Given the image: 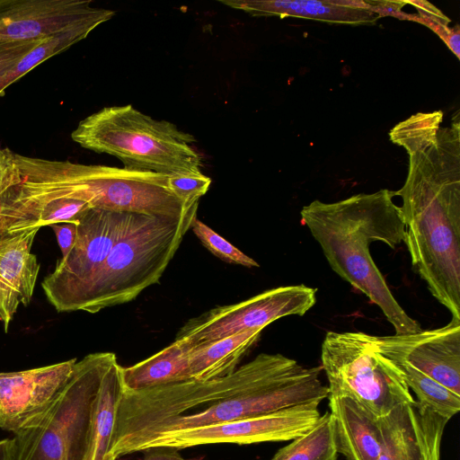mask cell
<instances>
[{"label":"cell","mask_w":460,"mask_h":460,"mask_svg":"<svg viewBox=\"0 0 460 460\" xmlns=\"http://www.w3.org/2000/svg\"><path fill=\"white\" fill-rule=\"evenodd\" d=\"M171 190L185 203H199L210 184L211 179L201 173L194 175H171L168 176Z\"/></svg>","instance_id":"83f0119b"},{"label":"cell","mask_w":460,"mask_h":460,"mask_svg":"<svg viewBox=\"0 0 460 460\" xmlns=\"http://www.w3.org/2000/svg\"><path fill=\"white\" fill-rule=\"evenodd\" d=\"M124 385L115 354L107 364L93 401L85 460H111L110 451Z\"/></svg>","instance_id":"ac0fdd59"},{"label":"cell","mask_w":460,"mask_h":460,"mask_svg":"<svg viewBox=\"0 0 460 460\" xmlns=\"http://www.w3.org/2000/svg\"><path fill=\"white\" fill-rule=\"evenodd\" d=\"M39 228L6 232L0 236V322L4 332L20 305L32 297L40 264L31 247Z\"/></svg>","instance_id":"9a60e30c"},{"label":"cell","mask_w":460,"mask_h":460,"mask_svg":"<svg viewBox=\"0 0 460 460\" xmlns=\"http://www.w3.org/2000/svg\"><path fill=\"white\" fill-rule=\"evenodd\" d=\"M321 363L328 397L350 398L377 420L414 400L402 371L376 349L373 335L328 332L322 343Z\"/></svg>","instance_id":"52a82bcc"},{"label":"cell","mask_w":460,"mask_h":460,"mask_svg":"<svg viewBox=\"0 0 460 460\" xmlns=\"http://www.w3.org/2000/svg\"><path fill=\"white\" fill-rule=\"evenodd\" d=\"M448 420L413 400L395 406L378 419V460H440Z\"/></svg>","instance_id":"5bb4252c"},{"label":"cell","mask_w":460,"mask_h":460,"mask_svg":"<svg viewBox=\"0 0 460 460\" xmlns=\"http://www.w3.org/2000/svg\"><path fill=\"white\" fill-rule=\"evenodd\" d=\"M76 361L0 372V429L17 434L37 423L67 384Z\"/></svg>","instance_id":"4fadbf2b"},{"label":"cell","mask_w":460,"mask_h":460,"mask_svg":"<svg viewBox=\"0 0 460 460\" xmlns=\"http://www.w3.org/2000/svg\"><path fill=\"white\" fill-rule=\"evenodd\" d=\"M443 112H419L397 124L390 131L393 143L406 149L409 155L423 151L437 142Z\"/></svg>","instance_id":"603a6c76"},{"label":"cell","mask_w":460,"mask_h":460,"mask_svg":"<svg viewBox=\"0 0 460 460\" xmlns=\"http://www.w3.org/2000/svg\"><path fill=\"white\" fill-rule=\"evenodd\" d=\"M19 181L13 153L9 149L0 148V236L7 232L5 208L8 205L10 194Z\"/></svg>","instance_id":"4316f807"},{"label":"cell","mask_w":460,"mask_h":460,"mask_svg":"<svg viewBox=\"0 0 460 460\" xmlns=\"http://www.w3.org/2000/svg\"><path fill=\"white\" fill-rule=\"evenodd\" d=\"M319 402L294 405L274 411L174 431L147 434L112 449L111 460L152 448L188 447L232 443L249 445L293 440L309 431L319 420Z\"/></svg>","instance_id":"ba28073f"},{"label":"cell","mask_w":460,"mask_h":460,"mask_svg":"<svg viewBox=\"0 0 460 460\" xmlns=\"http://www.w3.org/2000/svg\"><path fill=\"white\" fill-rule=\"evenodd\" d=\"M328 399L338 453L346 460H378L381 451L378 420L350 398Z\"/></svg>","instance_id":"e0dca14e"},{"label":"cell","mask_w":460,"mask_h":460,"mask_svg":"<svg viewBox=\"0 0 460 460\" xmlns=\"http://www.w3.org/2000/svg\"><path fill=\"white\" fill-rule=\"evenodd\" d=\"M114 14L92 0H0V49L60 34L89 35Z\"/></svg>","instance_id":"8fae6325"},{"label":"cell","mask_w":460,"mask_h":460,"mask_svg":"<svg viewBox=\"0 0 460 460\" xmlns=\"http://www.w3.org/2000/svg\"><path fill=\"white\" fill-rule=\"evenodd\" d=\"M338 456L332 417L326 411L309 431L279 448L270 460H338Z\"/></svg>","instance_id":"44dd1931"},{"label":"cell","mask_w":460,"mask_h":460,"mask_svg":"<svg viewBox=\"0 0 460 460\" xmlns=\"http://www.w3.org/2000/svg\"><path fill=\"white\" fill-rule=\"evenodd\" d=\"M394 196L396 191L383 189L331 203L316 199L304 206L300 216L332 270L379 307L395 334H410L422 330L420 324L397 302L369 252L375 242L391 249L404 242Z\"/></svg>","instance_id":"7a4b0ae2"},{"label":"cell","mask_w":460,"mask_h":460,"mask_svg":"<svg viewBox=\"0 0 460 460\" xmlns=\"http://www.w3.org/2000/svg\"><path fill=\"white\" fill-rule=\"evenodd\" d=\"M77 226L78 225L74 223L54 224L50 226L55 232L58 243L62 252V257H66L75 244L77 234Z\"/></svg>","instance_id":"f546056e"},{"label":"cell","mask_w":460,"mask_h":460,"mask_svg":"<svg viewBox=\"0 0 460 460\" xmlns=\"http://www.w3.org/2000/svg\"><path fill=\"white\" fill-rule=\"evenodd\" d=\"M200 243L222 261L248 268L259 267V263L234 246L208 226L196 217L190 227Z\"/></svg>","instance_id":"d4e9b609"},{"label":"cell","mask_w":460,"mask_h":460,"mask_svg":"<svg viewBox=\"0 0 460 460\" xmlns=\"http://www.w3.org/2000/svg\"><path fill=\"white\" fill-rule=\"evenodd\" d=\"M197 210L198 207L181 217L125 213L111 250L74 311L95 314L132 301L158 283L197 217Z\"/></svg>","instance_id":"277c9868"},{"label":"cell","mask_w":460,"mask_h":460,"mask_svg":"<svg viewBox=\"0 0 460 460\" xmlns=\"http://www.w3.org/2000/svg\"><path fill=\"white\" fill-rule=\"evenodd\" d=\"M416 6L420 16L405 13L404 19L419 22L437 33L457 58H460V33L458 26L449 28L450 20L437 7L426 1L407 2Z\"/></svg>","instance_id":"484cf974"},{"label":"cell","mask_w":460,"mask_h":460,"mask_svg":"<svg viewBox=\"0 0 460 460\" xmlns=\"http://www.w3.org/2000/svg\"><path fill=\"white\" fill-rule=\"evenodd\" d=\"M19 183L5 208L14 227L45 204L58 199L86 203L90 208L181 217L199 203L187 204L170 188L168 175L106 165L83 164L13 153Z\"/></svg>","instance_id":"3957f363"},{"label":"cell","mask_w":460,"mask_h":460,"mask_svg":"<svg viewBox=\"0 0 460 460\" xmlns=\"http://www.w3.org/2000/svg\"><path fill=\"white\" fill-rule=\"evenodd\" d=\"M376 349L405 363L460 395V320L410 334L373 335Z\"/></svg>","instance_id":"7c38bea8"},{"label":"cell","mask_w":460,"mask_h":460,"mask_svg":"<svg viewBox=\"0 0 460 460\" xmlns=\"http://www.w3.org/2000/svg\"><path fill=\"white\" fill-rule=\"evenodd\" d=\"M413 269L430 292L460 320V121L440 128L437 142L409 155L396 191Z\"/></svg>","instance_id":"6da1fadb"},{"label":"cell","mask_w":460,"mask_h":460,"mask_svg":"<svg viewBox=\"0 0 460 460\" xmlns=\"http://www.w3.org/2000/svg\"><path fill=\"white\" fill-rule=\"evenodd\" d=\"M263 330H247L207 344L192 347L189 351L191 379L209 380L234 372L239 362L258 341Z\"/></svg>","instance_id":"d6986e66"},{"label":"cell","mask_w":460,"mask_h":460,"mask_svg":"<svg viewBox=\"0 0 460 460\" xmlns=\"http://www.w3.org/2000/svg\"><path fill=\"white\" fill-rule=\"evenodd\" d=\"M252 16L299 17L331 23L373 24L382 16L369 1L219 0Z\"/></svg>","instance_id":"2e32d148"},{"label":"cell","mask_w":460,"mask_h":460,"mask_svg":"<svg viewBox=\"0 0 460 460\" xmlns=\"http://www.w3.org/2000/svg\"><path fill=\"white\" fill-rule=\"evenodd\" d=\"M61 460H66L65 458H62Z\"/></svg>","instance_id":"d6a6232c"},{"label":"cell","mask_w":460,"mask_h":460,"mask_svg":"<svg viewBox=\"0 0 460 460\" xmlns=\"http://www.w3.org/2000/svg\"><path fill=\"white\" fill-rule=\"evenodd\" d=\"M394 364L402 371L405 383L415 394L417 402L448 420L459 411L460 395L405 363Z\"/></svg>","instance_id":"7402d4cb"},{"label":"cell","mask_w":460,"mask_h":460,"mask_svg":"<svg viewBox=\"0 0 460 460\" xmlns=\"http://www.w3.org/2000/svg\"><path fill=\"white\" fill-rule=\"evenodd\" d=\"M190 347L180 341L130 367H121L123 385L140 390L191 379L189 367Z\"/></svg>","instance_id":"ffe728a7"},{"label":"cell","mask_w":460,"mask_h":460,"mask_svg":"<svg viewBox=\"0 0 460 460\" xmlns=\"http://www.w3.org/2000/svg\"><path fill=\"white\" fill-rule=\"evenodd\" d=\"M315 302L316 289L303 284L271 288L243 302L215 307L189 320L175 340L192 348L243 331L263 330L280 318L304 315Z\"/></svg>","instance_id":"9c48e42d"},{"label":"cell","mask_w":460,"mask_h":460,"mask_svg":"<svg viewBox=\"0 0 460 460\" xmlns=\"http://www.w3.org/2000/svg\"><path fill=\"white\" fill-rule=\"evenodd\" d=\"M0 460H15L13 438L0 440Z\"/></svg>","instance_id":"1f68e13d"},{"label":"cell","mask_w":460,"mask_h":460,"mask_svg":"<svg viewBox=\"0 0 460 460\" xmlns=\"http://www.w3.org/2000/svg\"><path fill=\"white\" fill-rule=\"evenodd\" d=\"M112 352L76 361L67 384L41 419L13 438L15 460H85L92 408Z\"/></svg>","instance_id":"8992f818"},{"label":"cell","mask_w":460,"mask_h":460,"mask_svg":"<svg viewBox=\"0 0 460 460\" xmlns=\"http://www.w3.org/2000/svg\"><path fill=\"white\" fill-rule=\"evenodd\" d=\"M144 458L141 460H204L203 457L184 458L175 448L157 447L146 451Z\"/></svg>","instance_id":"4dcf8cb0"},{"label":"cell","mask_w":460,"mask_h":460,"mask_svg":"<svg viewBox=\"0 0 460 460\" xmlns=\"http://www.w3.org/2000/svg\"><path fill=\"white\" fill-rule=\"evenodd\" d=\"M87 36L88 34L84 32H72L45 38L20 60L0 75V96L9 85L22 77L32 68L48 58L66 50L73 45L84 40Z\"/></svg>","instance_id":"cb8c5ba5"},{"label":"cell","mask_w":460,"mask_h":460,"mask_svg":"<svg viewBox=\"0 0 460 460\" xmlns=\"http://www.w3.org/2000/svg\"><path fill=\"white\" fill-rule=\"evenodd\" d=\"M124 215L90 208L81 217L73 248L41 284L49 302L58 312L74 311L111 250Z\"/></svg>","instance_id":"30bf717a"},{"label":"cell","mask_w":460,"mask_h":460,"mask_svg":"<svg viewBox=\"0 0 460 460\" xmlns=\"http://www.w3.org/2000/svg\"><path fill=\"white\" fill-rule=\"evenodd\" d=\"M43 39L19 42L0 49V75L36 47Z\"/></svg>","instance_id":"f1b7e54d"},{"label":"cell","mask_w":460,"mask_h":460,"mask_svg":"<svg viewBox=\"0 0 460 460\" xmlns=\"http://www.w3.org/2000/svg\"><path fill=\"white\" fill-rule=\"evenodd\" d=\"M71 137L84 148L117 157L129 170L168 176L201 173L202 162L191 146L196 141L192 135L130 104L104 107L89 115Z\"/></svg>","instance_id":"5b68a950"}]
</instances>
